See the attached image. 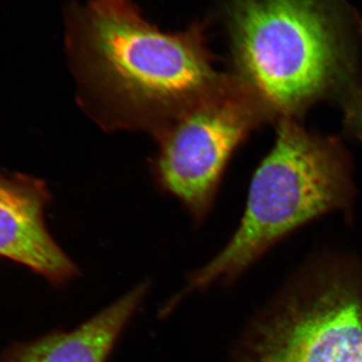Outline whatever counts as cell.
Returning <instances> with one entry per match:
<instances>
[{
	"label": "cell",
	"instance_id": "cell-1",
	"mask_svg": "<svg viewBox=\"0 0 362 362\" xmlns=\"http://www.w3.org/2000/svg\"><path fill=\"white\" fill-rule=\"evenodd\" d=\"M66 47L83 111L106 131L156 138L226 84L204 25L163 32L130 0L70 9Z\"/></svg>",
	"mask_w": 362,
	"mask_h": 362
},
{
	"label": "cell",
	"instance_id": "cell-6",
	"mask_svg": "<svg viewBox=\"0 0 362 362\" xmlns=\"http://www.w3.org/2000/svg\"><path fill=\"white\" fill-rule=\"evenodd\" d=\"M49 202V188L40 178L0 170V257L64 286L80 271L47 230L45 209Z\"/></svg>",
	"mask_w": 362,
	"mask_h": 362
},
{
	"label": "cell",
	"instance_id": "cell-9",
	"mask_svg": "<svg viewBox=\"0 0 362 362\" xmlns=\"http://www.w3.org/2000/svg\"><path fill=\"white\" fill-rule=\"evenodd\" d=\"M358 362H362V351H361V357H359Z\"/></svg>",
	"mask_w": 362,
	"mask_h": 362
},
{
	"label": "cell",
	"instance_id": "cell-2",
	"mask_svg": "<svg viewBox=\"0 0 362 362\" xmlns=\"http://www.w3.org/2000/svg\"><path fill=\"white\" fill-rule=\"evenodd\" d=\"M233 77L273 123L299 121L313 105H341L362 90L356 42L329 0H230Z\"/></svg>",
	"mask_w": 362,
	"mask_h": 362
},
{
	"label": "cell",
	"instance_id": "cell-7",
	"mask_svg": "<svg viewBox=\"0 0 362 362\" xmlns=\"http://www.w3.org/2000/svg\"><path fill=\"white\" fill-rule=\"evenodd\" d=\"M142 282L70 331H54L7 349L0 362H107L149 291Z\"/></svg>",
	"mask_w": 362,
	"mask_h": 362
},
{
	"label": "cell",
	"instance_id": "cell-4",
	"mask_svg": "<svg viewBox=\"0 0 362 362\" xmlns=\"http://www.w3.org/2000/svg\"><path fill=\"white\" fill-rule=\"evenodd\" d=\"M362 351V267L320 259L250 325L233 362H358Z\"/></svg>",
	"mask_w": 362,
	"mask_h": 362
},
{
	"label": "cell",
	"instance_id": "cell-3",
	"mask_svg": "<svg viewBox=\"0 0 362 362\" xmlns=\"http://www.w3.org/2000/svg\"><path fill=\"white\" fill-rule=\"evenodd\" d=\"M275 124V144L252 175L239 228L216 256L188 276L185 287L164 306L163 315L192 293L235 282L305 223L351 209V158L341 140L306 130L295 119Z\"/></svg>",
	"mask_w": 362,
	"mask_h": 362
},
{
	"label": "cell",
	"instance_id": "cell-5",
	"mask_svg": "<svg viewBox=\"0 0 362 362\" xmlns=\"http://www.w3.org/2000/svg\"><path fill=\"white\" fill-rule=\"evenodd\" d=\"M267 123L273 120L265 106L228 73L218 92L154 138L152 170L157 185L201 223L213 207L233 154L252 131Z\"/></svg>",
	"mask_w": 362,
	"mask_h": 362
},
{
	"label": "cell",
	"instance_id": "cell-8",
	"mask_svg": "<svg viewBox=\"0 0 362 362\" xmlns=\"http://www.w3.org/2000/svg\"><path fill=\"white\" fill-rule=\"evenodd\" d=\"M345 132L362 144V90L341 105Z\"/></svg>",
	"mask_w": 362,
	"mask_h": 362
}]
</instances>
